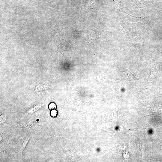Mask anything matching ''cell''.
<instances>
[{"instance_id":"cell-1","label":"cell","mask_w":162,"mask_h":162,"mask_svg":"<svg viewBox=\"0 0 162 162\" xmlns=\"http://www.w3.org/2000/svg\"><path fill=\"white\" fill-rule=\"evenodd\" d=\"M30 139V137L24 136L18 139L17 143L19 148L22 152L25 148Z\"/></svg>"},{"instance_id":"cell-2","label":"cell","mask_w":162,"mask_h":162,"mask_svg":"<svg viewBox=\"0 0 162 162\" xmlns=\"http://www.w3.org/2000/svg\"><path fill=\"white\" fill-rule=\"evenodd\" d=\"M40 105H39L35 106L33 108L30 109L28 110L26 113H25L23 116H25L28 114H32L36 111L40 107Z\"/></svg>"},{"instance_id":"cell-3","label":"cell","mask_w":162,"mask_h":162,"mask_svg":"<svg viewBox=\"0 0 162 162\" xmlns=\"http://www.w3.org/2000/svg\"><path fill=\"white\" fill-rule=\"evenodd\" d=\"M49 108L50 109H52L56 108V104L53 103H52L50 104L49 106Z\"/></svg>"},{"instance_id":"cell-4","label":"cell","mask_w":162,"mask_h":162,"mask_svg":"<svg viewBox=\"0 0 162 162\" xmlns=\"http://www.w3.org/2000/svg\"><path fill=\"white\" fill-rule=\"evenodd\" d=\"M51 115L52 116H55L57 114V111L55 110H52L51 111Z\"/></svg>"}]
</instances>
